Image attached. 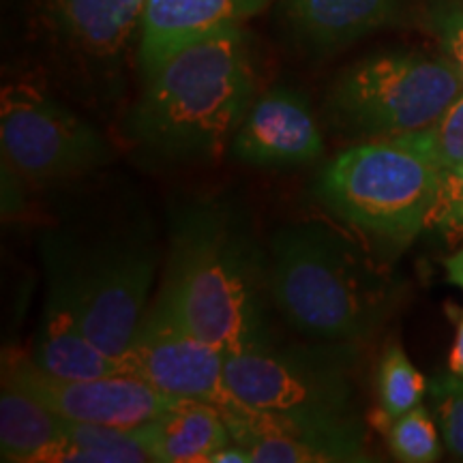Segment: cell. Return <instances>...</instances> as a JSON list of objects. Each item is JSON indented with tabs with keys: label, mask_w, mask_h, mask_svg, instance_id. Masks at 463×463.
Listing matches in <instances>:
<instances>
[{
	"label": "cell",
	"mask_w": 463,
	"mask_h": 463,
	"mask_svg": "<svg viewBox=\"0 0 463 463\" xmlns=\"http://www.w3.org/2000/svg\"><path fill=\"white\" fill-rule=\"evenodd\" d=\"M144 80L125 131L159 157H217L251 108V61L236 22L172 52Z\"/></svg>",
	"instance_id": "obj_1"
},
{
	"label": "cell",
	"mask_w": 463,
	"mask_h": 463,
	"mask_svg": "<svg viewBox=\"0 0 463 463\" xmlns=\"http://www.w3.org/2000/svg\"><path fill=\"white\" fill-rule=\"evenodd\" d=\"M264 281L258 249L232 213L194 206L174 225L155 300L225 356L241 354L270 344Z\"/></svg>",
	"instance_id": "obj_2"
},
{
	"label": "cell",
	"mask_w": 463,
	"mask_h": 463,
	"mask_svg": "<svg viewBox=\"0 0 463 463\" xmlns=\"http://www.w3.org/2000/svg\"><path fill=\"white\" fill-rule=\"evenodd\" d=\"M269 289L286 320L324 344H356L378 331L399 286L350 236L322 222L281 228L270 245Z\"/></svg>",
	"instance_id": "obj_3"
},
{
	"label": "cell",
	"mask_w": 463,
	"mask_h": 463,
	"mask_svg": "<svg viewBox=\"0 0 463 463\" xmlns=\"http://www.w3.org/2000/svg\"><path fill=\"white\" fill-rule=\"evenodd\" d=\"M442 172L397 140H369L324 167L320 200L341 222L389 245H408L430 225Z\"/></svg>",
	"instance_id": "obj_4"
},
{
	"label": "cell",
	"mask_w": 463,
	"mask_h": 463,
	"mask_svg": "<svg viewBox=\"0 0 463 463\" xmlns=\"http://www.w3.org/2000/svg\"><path fill=\"white\" fill-rule=\"evenodd\" d=\"M461 92V73L444 54L384 52L339 75L328 109L350 136L386 140L427 129Z\"/></svg>",
	"instance_id": "obj_5"
},
{
	"label": "cell",
	"mask_w": 463,
	"mask_h": 463,
	"mask_svg": "<svg viewBox=\"0 0 463 463\" xmlns=\"http://www.w3.org/2000/svg\"><path fill=\"white\" fill-rule=\"evenodd\" d=\"M354 344L286 347L273 344L225 356V378L245 405L309 419L354 414L350 352Z\"/></svg>",
	"instance_id": "obj_6"
},
{
	"label": "cell",
	"mask_w": 463,
	"mask_h": 463,
	"mask_svg": "<svg viewBox=\"0 0 463 463\" xmlns=\"http://www.w3.org/2000/svg\"><path fill=\"white\" fill-rule=\"evenodd\" d=\"M3 161L28 183L82 176L112 159L106 137L37 86L17 82L0 97Z\"/></svg>",
	"instance_id": "obj_7"
},
{
	"label": "cell",
	"mask_w": 463,
	"mask_h": 463,
	"mask_svg": "<svg viewBox=\"0 0 463 463\" xmlns=\"http://www.w3.org/2000/svg\"><path fill=\"white\" fill-rule=\"evenodd\" d=\"M73 273L92 344L118 358L148 311L157 256L146 242L108 239L90 249L71 242Z\"/></svg>",
	"instance_id": "obj_8"
},
{
	"label": "cell",
	"mask_w": 463,
	"mask_h": 463,
	"mask_svg": "<svg viewBox=\"0 0 463 463\" xmlns=\"http://www.w3.org/2000/svg\"><path fill=\"white\" fill-rule=\"evenodd\" d=\"M118 363L123 375L170 397L215 405L223 416L242 405L225 378V352L191 333L159 300L148 307Z\"/></svg>",
	"instance_id": "obj_9"
},
{
	"label": "cell",
	"mask_w": 463,
	"mask_h": 463,
	"mask_svg": "<svg viewBox=\"0 0 463 463\" xmlns=\"http://www.w3.org/2000/svg\"><path fill=\"white\" fill-rule=\"evenodd\" d=\"M3 373L65 420L140 427L157 419L178 399L123 373L86 380L61 378L15 350L3 354Z\"/></svg>",
	"instance_id": "obj_10"
},
{
	"label": "cell",
	"mask_w": 463,
	"mask_h": 463,
	"mask_svg": "<svg viewBox=\"0 0 463 463\" xmlns=\"http://www.w3.org/2000/svg\"><path fill=\"white\" fill-rule=\"evenodd\" d=\"M45 300L34 337L33 361L61 378L86 380L118 375V358L92 344L84 326V307L73 273L71 242L62 236L43 241Z\"/></svg>",
	"instance_id": "obj_11"
},
{
	"label": "cell",
	"mask_w": 463,
	"mask_h": 463,
	"mask_svg": "<svg viewBox=\"0 0 463 463\" xmlns=\"http://www.w3.org/2000/svg\"><path fill=\"white\" fill-rule=\"evenodd\" d=\"M232 442L251 455V463H354L367 461L364 431L356 416L309 419L269 412L242 403L223 416Z\"/></svg>",
	"instance_id": "obj_12"
},
{
	"label": "cell",
	"mask_w": 463,
	"mask_h": 463,
	"mask_svg": "<svg viewBox=\"0 0 463 463\" xmlns=\"http://www.w3.org/2000/svg\"><path fill=\"white\" fill-rule=\"evenodd\" d=\"M230 146L249 165L298 167L322 157L324 137L305 95L273 89L251 103Z\"/></svg>",
	"instance_id": "obj_13"
},
{
	"label": "cell",
	"mask_w": 463,
	"mask_h": 463,
	"mask_svg": "<svg viewBox=\"0 0 463 463\" xmlns=\"http://www.w3.org/2000/svg\"><path fill=\"white\" fill-rule=\"evenodd\" d=\"M146 0H50L56 31L92 61H114L140 31Z\"/></svg>",
	"instance_id": "obj_14"
},
{
	"label": "cell",
	"mask_w": 463,
	"mask_h": 463,
	"mask_svg": "<svg viewBox=\"0 0 463 463\" xmlns=\"http://www.w3.org/2000/svg\"><path fill=\"white\" fill-rule=\"evenodd\" d=\"M230 22H239L236 0H146L140 24L142 73L148 75L172 52Z\"/></svg>",
	"instance_id": "obj_15"
},
{
	"label": "cell",
	"mask_w": 463,
	"mask_h": 463,
	"mask_svg": "<svg viewBox=\"0 0 463 463\" xmlns=\"http://www.w3.org/2000/svg\"><path fill=\"white\" fill-rule=\"evenodd\" d=\"M144 430L155 463H208L232 442L223 414L195 399H176Z\"/></svg>",
	"instance_id": "obj_16"
},
{
	"label": "cell",
	"mask_w": 463,
	"mask_h": 463,
	"mask_svg": "<svg viewBox=\"0 0 463 463\" xmlns=\"http://www.w3.org/2000/svg\"><path fill=\"white\" fill-rule=\"evenodd\" d=\"M402 0H286V15L317 50L347 45L397 20Z\"/></svg>",
	"instance_id": "obj_17"
},
{
	"label": "cell",
	"mask_w": 463,
	"mask_h": 463,
	"mask_svg": "<svg viewBox=\"0 0 463 463\" xmlns=\"http://www.w3.org/2000/svg\"><path fill=\"white\" fill-rule=\"evenodd\" d=\"M34 463H155L144 425L114 427L62 419L54 442Z\"/></svg>",
	"instance_id": "obj_18"
},
{
	"label": "cell",
	"mask_w": 463,
	"mask_h": 463,
	"mask_svg": "<svg viewBox=\"0 0 463 463\" xmlns=\"http://www.w3.org/2000/svg\"><path fill=\"white\" fill-rule=\"evenodd\" d=\"M62 419L3 373L0 386V455L3 461L34 463L61 436Z\"/></svg>",
	"instance_id": "obj_19"
},
{
	"label": "cell",
	"mask_w": 463,
	"mask_h": 463,
	"mask_svg": "<svg viewBox=\"0 0 463 463\" xmlns=\"http://www.w3.org/2000/svg\"><path fill=\"white\" fill-rule=\"evenodd\" d=\"M430 391L425 375L414 367L399 345H389L378 364V399L380 420L389 431L391 422L422 403Z\"/></svg>",
	"instance_id": "obj_20"
},
{
	"label": "cell",
	"mask_w": 463,
	"mask_h": 463,
	"mask_svg": "<svg viewBox=\"0 0 463 463\" xmlns=\"http://www.w3.org/2000/svg\"><path fill=\"white\" fill-rule=\"evenodd\" d=\"M397 140L425 155L439 172H450L463 165V92L436 123L427 129L399 136Z\"/></svg>",
	"instance_id": "obj_21"
},
{
	"label": "cell",
	"mask_w": 463,
	"mask_h": 463,
	"mask_svg": "<svg viewBox=\"0 0 463 463\" xmlns=\"http://www.w3.org/2000/svg\"><path fill=\"white\" fill-rule=\"evenodd\" d=\"M439 427L430 410L416 405L391 422L389 447L395 459L405 463H431L439 459Z\"/></svg>",
	"instance_id": "obj_22"
},
{
	"label": "cell",
	"mask_w": 463,
	"mask_h": 463,
	"mask_svg": "<svg viewBox=\"0 0 463 463\" xmlns=\"http://www.w3.org/2000/svg\"><path fill=\"white\" fill-rule=\"evenodd\" d=\"M442 442L457 457H463V378L459 375H442L430 384Z\"/></svg>",
	"instance_id": "obj_23"
},
{
	"label": "cell",
	"mask_w": 463,
	"mask_h": 463,
	"mask_svg": "<svg viewBox=\"0 0 463 463\" xmlns=\"http://www.w3.org/2000/svg\"><path fill=\"white\" fill-rule=\"evenodd\" d=\"M430 26L442 45V54L463 78V0H436L430 9Z\"/></svg>",
	"instance_id": "obj_24"
},
{
	"label": "cell",
	"mask_w": 463,
	"mask_h": 463,
	"mask_svg": "<svg viewBox=\"0 0 463 463\" xmlns=\"http://www.w3.org/2000/svg\"><path fill=\"white\" fill-rule=\"evenodd\" d=\"M442 234H463V165L442 172L430 225Z\"/></svg>",
	"instance_id": "obj_25"
},
{
	"label": "cell",
	"mask_w": 463,
	"mask_h": 463,
	"mask_svg": "<svg viewBox=\"0 0 463 463\" xmlns=\"http://www.w3.org/2000/svg\"><path fill=\"white\" fill-rule=\"evenodd\" d=\"M449 373L463 378V311L459 316L457 335H455L453 347H450V354H449Z\"/></svg>",
	"instance_id": "obj_26"
},
{
	"label": "cell",
	"mask_w": 463,
	"mask_h": 463,
	"mask_svg": "<svg viewBox=\"0 0 463 463\" xmlns=\"http://www.w3.org/2000/svg\"><path fill=\"white\" fill-rule=\"evenodd\" d=\"M444 266H447L449 281L453 283V286L463 289V247L457 249L453 256H449Z\"/></svg>",
	"instance_id": "obj_27"
},
{
	"label": "cell",
	"mask_w": 463,
	"mask_h": 463,
	"mask_svg": "<svg viewBox=\"0 0 463 463\" xmlns=\"http://www.w3.org/2000/svg\"><path fill=\"white\" fill-rule=\"evenodd\" d=\"M266 5H270V0H236V15H239V20L251 17L266 9Z\"/></svg>",
	"instance_id": "obj_28"
}]
</instances>
